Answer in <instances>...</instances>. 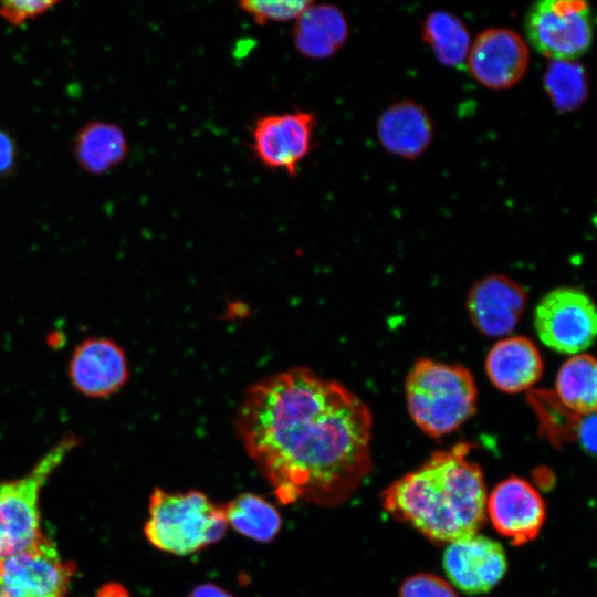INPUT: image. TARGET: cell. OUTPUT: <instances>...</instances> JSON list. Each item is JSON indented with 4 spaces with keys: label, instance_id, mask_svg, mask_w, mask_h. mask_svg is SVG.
Segmentation results:
<instances>
[{
    "label": "cell",
    "instance_id": "obj_1",
    "mask_svg": "<svg viewBox=\"0 0 597 597\" xmlns=\"http://www.w3.org/2000/svg\"><path fill=\"white\" fill-rule=\"evenodd\" d=\"M238 436L283 504H343L373 467V417L343 384L293 367L253 384Z\"/></svg>",
    "mask_w": 597,
    "mask_h": 597
},
{
    "label": "cell",
    "instance_id": "obj_2",
    "mask_svg": "<svg viewBox=\"0 0 597 597\" xmlns=\"http://www.w3.org/2000/svg\"><path fill=\"white\" fill-rule=\"evenodd\" d=\"M470 450V443L461 442L433 452L385 489V510L437 543L475 534L485 521L488 495L481 468L469 459Z\"/></svg>",
    "mask_w": 597,
    "mask_h": 597
},
{
    "label": "cell",
    "instance_id": "obj_3",
    "mask_svg": "<svg viewBox=\"0 0 597 597\" xmlns=\"http://www.w3.org/2000/svg\"><path fill=\"white\" fill-rule=\"evenodd\" d=\"M405 394L410 418L432 438L452 433L476 410L475 380L458 364L419 359L406 377Z\"/></svg>",
    "mask_w": 597,
    "mask_h": 597
},
{
    "label": "cell",
    "instance_id": "obj_4",
    "mask_svg": "<svg viewBox=\"0 0 597 597\" xmlns=\"http://www.w3.org/2000/svg\"><path fill=\"white\" fill-rule=\"evenodd\" d=\"M144 533L157 549L188 556L220 541L228 527L223 505L198 490L168 492L156 488L149 498Z\"/></svg>",
    "mask_w": 597,
    "mask_h": 597
},
{
    "label": "cell",
    "instance_id": "obj_5",
    "mask_svg": "<svg viewBox=\"0 0 597 597\" xmlns=\"http://www.w3.org/2000/svg\"><path fill=\"white\" fill-rule=\"evenodd\" d=\"M65 437L22 478L0 483V565L41 541L40 493L46 480L75 447Z\"/></svg>",
    "mask_w": 597,
    "mask_h": 597
},
{
    "label": "cell",
    "instance_id": "obj_6",
    "mask_svg": "<svg viewBox=\"0 0 597 597\" xmlns=\"http://www.w3.org/2000/svg\"><path fill=\"white\" fill-rule=\"evenodd\" d=\"M528 43L552 61H576L594 40V15L586 1L541 0L524 21Z\"/></svg>",
    "mask_w": 597,
    "mask_h": 597
},
{
    "label": "cell",
    "instance_id": "obj_7",
    "mask_svg": "<svg viewBox=\"0 0 597 597\" xmlns=\"http://www.w3.org/2000/svg\"><path fill=\"white\" fill-rule=\"evenodd\" d=\"M534 327L540 341L549 349L572 356L580 354L595 341V304L578 287H556L536 305Z\"/></svg>",
    "mask_w": 597,
    "mask_h": 597
},
{
    "label": "cell",
    "instance_id": "obj_8",
    "mask_svg": "<svg viewBox=\"0 0 597 597\" xmlns=\"http://www.w3.org/2000/svg\"><path fill=\"white\" fill-rule=\"evenodd\" d=\"M316 125L315 114L302 109L259 116L251 130L254 158L265 168L297 176L313 149Z\"/></svg>",
    "mask_w": 597,
    "mask_h": 597
},
{
    "label": "cell",
    "instance_id": "obj_9",
    "mask_svg": "<svg viewBox=\"0 0 597 597\" xmlns=\"http://www.w3.org/2000/svg\"><path fill=\"white\" fill-rule=\"evenodd\" d=\"M72 566L45 536L0 565V597H66Z\"/></svg>",
    "mask_w": 597,
    "mask_h": 597
},
{
    "label": "cell",
    "instance_id": "obj_10",
    "mask_svg": "<svg viewBox=\"0 0 597 597\" xmlns=\"http://www.w3.org/2000/svg\"><path fill=\"white\" fill-rule=\"evenodd\" d=\"M72 388L88 399H105L129 380L130 367L124 347L112 337L90 336L72 350L67 363Z\"/></svg>",
    "mask_w": 597,
    "mask_h": 597
},
{
    "label": "cell",
    "instance_id": "obj_11",
    "mask_svg": "<svg viewBox=\"0 0 597 597\" xmlns=\"http://www.w3.org/2000/svg\"><path fill=\"white\" fill-rule=\"evenodd\" d=\"M528 61V48L520 34L507 28H489L471 43L465 63L478 83L500 91L523 78Z\"/></svg>",
    "mask_w": 597,
    "mask_h": 597
},
{
    "label": "cell",
    "instance_id": "obj_12",
    "mask_svg": "<svg viewBox=\"0 0 597 597\" xmlns=\"http://www.w3.org/2000/svg\"><path fill=\"white\" fill-rule=\"evenodd\" d=\"M485 514L501 535L519 546L538 535L546 510L541 494L530 482L511 476L491 491L486 498Z\"/></svg>",
    "mask_w": 597,
    "mask_h": 597
},
{
    "label": "cell",
    "instance_id": "obj_13",
    "mask_svg": "<svg viewBox=\"0 0 597 597\" xmlns=\"http://www.w3.org/2000/svg\"><path fill=\"white\" fill-rule=\"evenodd\" d=\"M442 563L449 580L467 594L489 591L507 569L503 547L476 533L448 543Z\"/></svg>",
    "mask_w": 597,
    "mask_h": 597
},
{
    "label": "cell",
    "instance_id": "obj_14",
    "mask_svg": "<svg viewBox=\"0 0 597 597\" xmlns=\"http://www.w3.org/2000/svg\"><path fill=\"white\" fill-rule=\"evenodd\" d=\"M526 303L524 289L502 274L475 282L467 297L473 325L485 336L509 335L517 325Z\"/></svg>",
    "mask_w": 597,
    "mask_h": 597
},
{
    "label": "cell",
    "instance_id": "obj_15",
    "mask_svg": "<svg viewBox=\"0 0 597 597\" xmlns=\"http://www.w3.org/2000/svg\"><path fill=\"white\" fill-rule=\"evenodd\" d=\"M376 133L380 145L388 153L413 160L429 148L434 129L423 106L411 100H402L381 112Z\"/></svg>",
    "mask_w": 597,
    "mask_h": 597
},
{
    "label": "cell",
    "instance_id": "obj_16",
    "mask_svg": "<svg viewBox=\"0 0 597 597\" xmlns=\"http://www.w3.org/2000/svg\"><path fill=\"white\" fill-rule=\"evenodd\" d=\"M485 371L495 388L516 394L530 389L541 379L544 362L531 339L524 336L505 337L489 350Z\"/></svg>",
    "mask_w": 597,
    "mask_h": 597
},
{
    "label": "cell",
    "instance_id": "obj_17",
    "mask_svg": "<svg viewBox=\"0 0 597 597\" xmlns=\"http://www.w3.org/2000/svg\"><path fill=\"white\" fill-rule=\"evenodd\" d=\"M349 25L343 11L333 4L314 2L295 21L292 42L308 59L324 60L337 53L347 42Z\"/></svg>",
    "mask_w": 597,
    "mask_h": 597
},
{
    "label": "cell",
    "instance_id": "obj_18",
    "mask_svg": "<svg viewBox=\"0 0 597 597\" xmlns=\"http://www.w3.org/2000/svg\"><path fill=\"white\" fill-rule=\"evenodd\" d=\"M73 153L78 166L91 175H103L122 164L128 154L124 130L115 123L93 121L77 132Z\"/></svg>",
    "mask_w": 597,
    "mask_h": 597
},
{
    "label": "cell",
    "instance_id": "obj_19",
    "mask_svg": "<svg viewBox=\"0 0 597 597\" xmlns=\"http://www.w3.org/2000/svg\"><path fill=\"white\" fill-rule=\"evenodd\" d=\"M596 360L588 354L568 358L558 369L555 396L570 411L587 416L596 413Z\"/></svg>",
    "mask_w": 597,
    "mask_h": 597
},
{
    "label": "cell",
    "instance_id": "obj_20",
    "mask_svg": "<svg viewBox=\"0 0 597 597\" xmlns=\"http://www.w3.org/2000/svg\"><path fill=\"white\" fill-rule=\"evenodd\" d=\"M228 526L258 542H270L280 532L282 519L277 509L254 493H242L223 505Z\"/></svg>",
    "mask_w": 597,
    "mask_h": 597
},
{
    "label": "cell",
    "instance_id": "obj_21",
    "mask_svg": "<svg viewBox=\"0 0 597 597\" xmlns=\"http://www.w3.org/2000/svg\"><path fill=\"white\" fill-rule=\"evenodd\" d=\"M421 36L440 63L459 67L467 62L470 34L462 20L454 14L432 11L422 23Z\"/></svg>",
    "mask_w": 597,
    "mask_h": 597
},
{
    "label": "cell",
    "instance_id": "obj_22",
    "mask_svg": "<svg viewBox=\"0 0 597 597\" xmlns=\"http://www.w3.org/2000/svg\"><path fill=\"white\" fill-rule=\"evenodd\" d=\"M543 80L547 96L561 113L577 109L588 96L587 71L576 61H552Z\"/></svg>",
    "mask_w": 597,
    "mask_h": 597
},
{
    "label": "cell",
    "instance_id": "obj_23",
    "mask_svg": "<svg viewBox=\"0 0 597 597\" xmlns=\"http://www.w3.org/2000/svg\"><path fill=\"white\" fill-rule=\"evenodd\" d=\"M534 397L540 400L544 406L537 410L541 427L544 434L549 441L556 446H562L565 442L576 440L577 431L580 421L584 416L575 413L561 404L555 396V407L552 408L548 401V397L545 392L541 396ZM534 406L541 407L537 404Z\"/></svg>",
    "mask_w": 597,
    "mask_h": 597
},
{
    "label": "cell",
    "instance_id": "obj_24",
    "mask_svg": "<svg viewBox=\"0 0 597 597\" xmlns=\"http://www.w3.org/2000/svg\"><path fill=\"white\" fill-rule=\"evenodd\" d=\"M307 0L241 1L239 8L256 24L296 21L312 4Z\"/></svg>",
    "mask_w": 597,
    "mask_h": 597
},
{
    "label": "cell",
    "instance_id": "obj_25",
    "mask_svg": "<svg viewBox=\"0 0 597 597\" xmlns=\"http://www.w3.org/2000/svg\"><path fill=\"white\" fill-rule=\"evenodd\" d=\"M398 597H458V595L441 577L421 573L404 580Z\"/></svg>",
    "mask_w": 597,
    "mask_h": 597
},
{
    "label": "cell",
    "instance_id": "obj_26",
    "mask_svg": "<svg viewBox=\"0 0 597 597\" xmlns=\"http://www.w3.org/2000/svg\"><path fill=\"white\" fill-rule=\"evenodd\" d=\"M56 4V1H2L0 17L8 23L19 27L46 13Z\"/></svg>",
    "mask_w": 597,
    "mask_h": 597
},
{
    "label": "cell",
    "instance_id": "obj_27",
    "mask_svg": "<svg viewBox=\"0 0 597 597\" xmlns=\"http://www.w3.org/2000/svg\"><path fill=\"white\" fill-rule=\"evenodd\" d=\"M17 163V145L13 137L0 129V178L12 172Z\"/></svg>",
    "mask_w": 597,
    "mask_h": 597
},
{
    "label": "cell",
    "instance_id": "obj_28",
    "mask_svg": "<svg viewBox=\"0 0 597 597\" xmlns=\"http://www.w3.org/2000/svg\"><path fill=\"white\" fill-rule=\"evenodd\" d=\"M576 441L584 451L594 455L596 453V413L584 416L578 431Z\"/></svg>",
    "mask_w": 597,
    "mask_h": 597
},
{
    "label": "cell",
    "instance_id": "obj_29",
    "mask_svg": "<svg viewBox=\"0 0 597 597\" xmlns=\"http://www.w3.org/2000/svg\"><path fill=\"white\" fill-rule=\"evenodd\" d=\"M188 597H233L229 591L214 584H201L195 587Z\"/></svg>",
    "mask_w": 597,
    "mask_h": 597
}]
</instances>
